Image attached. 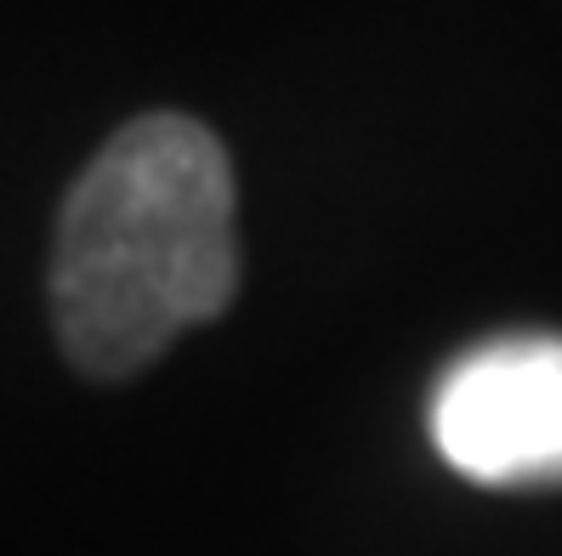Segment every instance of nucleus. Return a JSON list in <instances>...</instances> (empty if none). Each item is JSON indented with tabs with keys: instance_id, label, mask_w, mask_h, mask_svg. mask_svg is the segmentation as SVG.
<instances>
[{
	"instance_id": "obj_2",
	"label": "nucleus",
	"mask_w": 562,
	"mask_h": 556,
	"mask_svg": "<svg viewBox=\"0 0 562 556\" xmlns=\"http://www.w3.org/2000/svg\"><path fill=\"white\" fill-rule=\"evenodd\" d=\"M438 454L483 488H562V336H501L432 398Z\"/></svg>"
},
{
	"instance_id": "obj_1",
	"label": "nucleus",
	"mask_w": 562,
	"mask_h": 556,
	"mask_svg": "<svg viewBox=\"0 0 562 556\" xmlns=\"http://www.w3.org/2000/svg\"><path fill=\"white\" fill-rule=\"evenodd\" d=\"M239 290L234 166L188 114L120 125L80 171L52 239V318L91 381L148 370Z\"/></svg>"
}]
</instances>
